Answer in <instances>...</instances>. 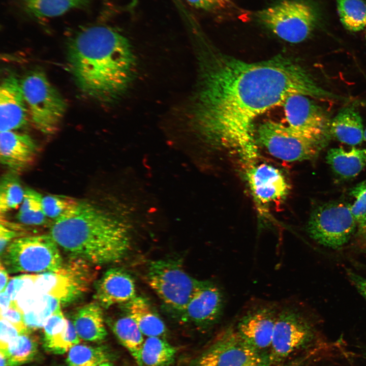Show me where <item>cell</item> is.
I'll return each instance as SVG.
<instances>
[{"label": "cell", "mask_w": 366, "mask_h": 366, "mask_svg": "<svg viewBox=\"0 0 366 366\" xmlns=\"http://www.w3.org/2000/svg\"><path fill=\"white\" fill-rule=\"evenodd\" d=\"M278 312L270 305L251 309L241 317L235 329L247 343L264 353L270 347Z\"/></svg>", "instance_id": "cell-16"}, {"label": "cell", "mask_w": 366, "mask_h": 366, "mask_svg": "<svg viewBox=\"0 0 366 366\" xmlns=\"http://www.w3.org/2000/svg\"><path fill=\"white\" fill-rule=\"evenodd\" d=\"M136 296V285L133 277L121 268L108 269L96 284L95 298L104 308L124 304Z\"/></svg>", "instance_id": "cell-19"}, {"label": "cell", "mask_w": 366, "mask_h": 366, "mask_svg": "<svg viewBox=\"0 0 366 366\" xmlns=\"http://www.w3.org/2000/svg\"><path fill=\"white\" fill-rule=\"evenodd\" d=\"M199 366H270L268 355L247 343L234 328L224 329L199 358Z\"/></svg>", "instance_id": "cell-11"}, {"label": "cell", "mask_w": 366, "mask_h": 366, "mask_svg": "<svg viewBox=\"0 0 366 366\" xmlns=\"http://www.w3.org/2000/svg\"><path fill=\"white\" fill-rule=\"evenodd\" d=\"M365 39H366V32H365Z\"/></svg>", "instance_id": "cell-50"}, {"label": "cell", "mask_w": 366, "mask_h": 366, "mask_svg": "<svg viewBox=\"0 0 366 366\" xmlns=\"http://www.w3.org/2000/svg\"><path fill=\"white\" fill-rule=\"evenodd\" d=\"M314 332L307 319L289 307L279 311L268 357L270 365L280 364L313 340Z\"/></svg>", "instance_id": "cell-10"}, {"label": "cell", "mask_w": 366, "mask_h": 366, "mask_svg": "<svg viewBox=\"0 0 366 366\" xmlns=\"http://www.w3.org/2000/svg\"><path fill=\"white\" fill-rule=\"evenodd\" d=\"M80 338L73 322L68 320L65 328L59 333L49 340L44 341L46 350L54 354H62L74 345L79 344Z\"/></svg>", "instance_id": "cell-34"}, {"label": "cell", "mask_w": 366, "mask_h": 366, "mask_svg": "<svg viewBox=\"0 0 366 366\" xmlns=\"http://www.w3.org/2000/svg\"><path fill=\"white\" fill-rule=\"evenodd\" d=\"M123 305L126 315L136 323L143 335L160 337L166 333L164 322L145 298L136 296Z\"/></svg>", "instance_id": "cell-21"}, {"label": "cell", "mask_w": 366, "mask_h": 366, "mask_svg": "<svg viewBox=\"0 0 366 366\" xmlns=\"http://www.w3.org/2000/svg\"><path fill=\"white\" fill-rule=\"evenodd\" d=\"M25 190L16 173L11 172L3 175L0 184L1 215H4L20 206L24 196Z\"/></svg>", "instance_id": "cell-31"}, {"label": "cell", "mask_w": 366, "mask_h": 366, "mask_svg": "<svg viewBox=\"0 0 366 366\" xmlns=\"http://www.w3.org/2000/svg\"><path fill=\"white\" fill-rule=\"evenodd\" d=\"M78 201L67 196L48 195L43 196L42 203L46 217L54 222L69 214Z\"/></svg>", "instance_id": "cell-33"}, {"label": "cell", "mask_w": 366, "mask_h": 366, "mask_svg": "<svg viewBox=\"0 0 366 366\" xmlns=\"http://www.w3.org/2000/svg\"><path fill=\"white\" fill-rule=\"evenodd\" d=\"M38 146L28 135L15 131L1 132L0 160L11 172H20L32 165Z\"/></svg>", "instance_id": "cell-18"}, {"label": "cell", "mask_w": 366, "mask_h": 366, "mask_svg": "<svg viewBox=\"0 0 366 366\" xmlns=\"http://www.w3.org/2000/svg\"><path fill=\"white\" fill-rule=\"evenodd\" d=\"M257 20L281 39L298 43L312 34L317 14L309 4L301 0H283L256 14Z\"/></svg>", "instance_id": "cell-6"}, {"label": "cell", "mask_w": 366, "mask_h": 366, "mask_svg": "<svg viewBox=\"0 0 366 366\" xmlns=\"http://www.w3.org/2000/svg\"><path fill=\"white\" fill-rule=\"evenodd\" d=\"M192 6L201 10L217 11L231 8V0H185Z\"/></svg>", "instance_id": "cell-40"}, {"label": "cell", "mask_w": 366, "mask_h": 366, "mask_svg": "<svg viewBox=\"0 0 366 366\" xmlns=\"http://www.w3.org/2000/svg\"><path fill=\"white\" fill-rule=\"evenodd\" d=\"M1 318L11 323L21 333L29 332L23 321V312L19 309L14 301L7 310L1 313Z\"/></svg>", "instance_id": "cell-38"}, {"label": "cell", "mask_w": 366, "mask_h": 366, "mask_svg": "<svg viewBox=\"0 0 366 366\" xmlns=\"http://www.w3.org/2000/svg\"><path fill=\"white\" fill-rule=\"evenodd\" d=\"M257 138L271 155L289 162L315 159L327 142L272 120L259 126Z\"/></svg>", "instance_id": "cell-8"}, {"label": "cell", "mask_w": 366, "mask_h": 366, "mask_svg": "<svg viewBox=\"0 0 366 366\" xmlns=\"http://www.w3.org/2000/svg\"><path fill=\"white\" fill-rule=\"evenodd\" d=\"M21 333L11 323L1 318L0 350H5L8 345Z\"/></svg>", "instance_id": "cell-41"}, {"label": "cell", "mask_w": 366, "mask_h": 366, "mask_svg": "<svg viewBox=\"0 0 366 366\" xmlns=\"http://www.w3.org/2000/svg\"><path fill=\"white\" fill-rule=\"evenodd\" d=\"M1 257L8 272L13 273L52 272L64 265L58 246L49 234L17 238Z\"/></svg>", "instance_id": "cell-4"}, {"label": "cell", "mask_w": 366, "mask_h": 366, "mask_svg": "<svg viewBox=\"0 0 366 366\" xmlns=\"http://www.w3.org/2000/svg\"><path fill=\"white\" fill-rule=\"evenodd\" d=\"M28 117L20 81L13 75L6 77L0 87L1 132L15 131L23 127Z\"/></svg>", "instance_id": "cell-17"}, {"label": "cell", "mask_w": 366, "mask_h": 366, "mask_svg": "<svg viewBox=\"0 0 366 366\" xmlns=\"http://www.w3.org/2000/svg\"><path fill=\"white\" fill-rule=\"evenodd\" d=\"M42 195L36 191L27 188L19 211L17 219L21 224L32 226H41L47 222L42 207Z\"/></svg>", "instance_id": "cell-27"}, {"label": "cell", "mask_w": 366, "mask_h": 366, "mask_svg": "<svg viewBox=\"0 0 366 366\" xmlns=\"http://www.w3.org/2000/svg\"><path fill=\"white\" fill-rule=\"evenodd\" d=\"M108 359L102 348L78 344L69 350L67 362L69 366H99Z\"/></svg>", "instance_id": "cell-32"}, {"label": "cell", "mask_w": 366, "mask_h": 366, "mask_svg": "<svg viewBox=\"0 0 366 366\" xmlns=\"http://www.w3.org/2000/svg\"><path fill=\"white\" fill-rule=\"evenodd\" d=\"M350 195L354 199L351 210L359 226L366 219V179L354 186Z\"/></svg>", "instance_id": "cell-35"}, {"label": "cell", "mask_w": 366, "mask_h": 366, "mask_svg": "<svg viewBox=\"0 0 366 366\" xmlns=\"http://www.w3.org/2000/svg\"><path fill=\"white\" fill-rule=\"evenodd\" d=\"M309 98L300 94L293 95L284 104L287 125L307 135L328 141L331 120L320 106Z\"/></svg>", "instance_id": "cell-13"}, {"label": "cell", "mask_w": 366, "mask_h": 366, "mask_svg": "<svg viewBox=\"0 0 366 366\" xmlns=\"http://www.w3.org/2000/svg\"><path fill=\"white\" fill-rule=\"evenodd\" d=\"M12 302L11 297L5 290L1 292L0 295L1 313L7 310L11 306Z\"/></svg>", "instance_id": "cell-43"}, {"label": "cell", "mask_w": 366, "mask_h": 366, "mask_svg": "<svg viewBox=\"0 0 366 366\" xmlns=\"http://www.w3.org/2000/svg\"><path fill=\"white\" fill-rule=\"evenodd\" d=\"M66 319L61 310L53 313L46 321L44 326V340L47 341L60 333L67 324Z\"/></svg>", "instance_id": "cell-37"}, {"label": "cell", "mask_w": 366, "mask_h": 366, "mask_svg": "<svg viewBox=\"0 0 366 366\" xmlns=\"http://www.w3.org/2000/svg\"><path fill=\"white\" fill-rule=\"evenodd\" d=\"M146 278L164 304L180 313L202 281L189 275L179 261L171 259L150 262Z\"/></svg>", "instance_id": "cell-7"}, {"label": "cell", "mask_w": 366, "mask_h": 366, "mask_svg": "<svg viewBox=\"0 0 366 366\" xmlns=\"http://www.w3.org/2000/svg\"><path fill=\"white\" fill-rule=\"evenodd\" d=\"M102 308L97 302H94L77 310L72 322L80 339L97 342L106 338L107 332Z\"/></svg>", "instance_id": "cell-20"}, {"label": "cell", "mask_w": 366, "mask_h": 366, "mask_svg": "<svg viewBox=\"0 0 366 366\" xmlns=\"http://www.w3.org/2000/svg\"><path fill=\"white\" fill-rule=\"evenodd\" d=\"M197 366H199V365H197Z\"/></svg>", "instance_id": "cell-52"}, {"label": "cell", "mask_w": 366, "mask_h": 366, "mask_svg": "<svg viewBox=\"0 0 366 366\" xmlns=\"http://www.w3.org/2000/svg\"><path fill=\"white\" fill-rule=\"evenodd\" d=\"M364 131L360 114L352 107L341 109L330 122V134L348 145L355 146L361 143Z\"/></svg>", "instance_id": "cell-22"}, {"label": "cell", "mask_w": 366, "mask_h": 366, "mask_svg": "<svg viewBox=\"0 0 366 366\" xmlns=\"http://www.w3.org/2000/svg\"><path fill=\"white\" fill-rule=\"evenodd\" d=\"M38 345L29 332L22 333L13 340L3 352L9 366H18L31 361L37 354Z\"/></svg>", "instance_id": "cell-28"}, {"label": "cell", "mask_w": 366, "mask_h": 366, "mask_svg": "<svg viewBox=\"0 0 366 366\" xmlns=\"http://www.w3.org/2000/svg\"><path fill=\"white\" fill-rule=\"evenodd\" d=\"M224 298L220 289L213 283L202 281L182 313L184 321L202 327L216 323L221 318Z\"/></svg>", "instance_id": "cell-14"}, {"label": "cell", "mask_w": 366, "mask_h": 366, "mask_svg": "<svg viewBox=\"0 0 366 366\" xmlns=\"http://www.w3.org/2000/svg\"><path fill=\"white\" fill-rule=\"evenodd\" d=\"M68 61L79 89L98 101L120 97L134 77L135 57L129 41L110 27L82 28L69 41Z\"/></svg>", "instance_id": "cell-2"}, {"label": "cell", "mask_w": 366, "mask_h": 366, "mask_svg": "<svg viewBox=\"0 0 366 366\" xmlns=\"http://www.w3.org/2000/svg\"><path fill=\"white\" fill-rule=\"evenodd\" d=\"M342 24L347 29L358 32L366 26V3L363 0H336Z\"/></svg>", "instance_id": "cell-30"}, {"label": "cell", "mask_w": 366, "mask_h": 366, "mask_svg": "<svg viewBox=\"0 0 366 366\" xmlns=\"http://www.w3.org/2000/svg\"><path fill=\"white\" fill-rule=\"evenodd\" d=\"M0 363L1 366H9L8 360L5 353L0 351Z\"/></svg>", "instance_id": "cell-47"}, {"label": "cell", "mask_w": 366, "mask_h": 366, "mask_svg": "<svg viewBox=\"0 0 366 366\" xmlns=\"http://www.w3.org/2000/svg\"><path fill=\"white\" fill-rule=\"evenodd\" d=\"M8 272L2 262L0 265V291H4L8 284Z\"/></svg>", "instance_id": "cell-44"}, {"label": "cell", "mask_w": 366, "mask_h": 366, "mask_svg": "<svg viewBox=\"0 0 366 366\" xmlns=\"http://www.w3.org/2000/svg\"><path fill=\"white\" fill-rule=\"evenodd\" d=\"M20 84L33 125L45 134L56 132L66 108L61 95L39 70L26 74Z\"/></svg>", "instance_id": "cell-5"}, {"label": "cell", "mask_w": 366, "mask_h": 366, "mask_svg": "<svg viewBox=\"0 0 366 366\" xmlns=\"http://www.w3.org/2000/svg\"><path fill=\"white\" fill-rule=\"evenodd\" d=\"M111 327L118 341L129 351L138 365L143 366L141 351L144 340L136 323L126 315L112 322Z\"/></svg>", "instance_id": "cell-24"}, {"label": "cell", "mask_w": 366, "mask_h": 366, "mask_svg": "<svg viewBox=\"0 0 366 366\" xmlns=\"http://www.w3.org/2000/svg\"><path fill=\"white\" fill-rule=\"evenodd\" d=\"M246 176L253 196L262 204L282 201L289 194L285 175L272 165L255 163L246 168Z\"/></svg>", "instance_id": "cell-15"}, {"label": "cell", "mask_w": 366, "mask_h": 366, "mask_svg": "<svg viewBox=\"0 0 366 366\" xmlns=\"http://www.w3.org/2000/svg\"><path fill=\"white\" fill-rule=\"evenodd\" d=\"M202 65L192 123L206 140L235 153L246 168L258 157L254 125L257 117L293 95L337 98L301 66L285 57L248 62L214 54Z\"/></svg>", "instance_id": "cell-1"}, {"label": "cell", "mask_w": 366, "mask_h": 366, "mask_svg": "<svg viewBox=\"0 0 366 366\" xmlns=\"http://www.w3.org/2000/svg\"><path fill=\"white\" fill-rule=\"evenodd\" d=\"M363 139L366 141V128L364 131Z\"/></svg>", "instance_id": "cell-49"}, {"label": "cell", "mask_w": 366, "mask_h": 366, "mask_svg": "<svg viewBox=\"0 0 366 366\" xmlns=\"http://www.w3.org/2000/svg\"><path fill=\"white\" fill-rule=\"evenodd\" d=\"M347 275L358 292L366 300V278L350 270H347Z\"/></svg>", "instance_id": "cell-42"}, {"label": "cell", "mask_w": 366, "mask_h": 366, "mask_svg": "<svg viewBox=\"0 0 366 366\" xmlns=\"http://www.w3.org/2000/svg\"><path fill=\"white\" fill-rule=\"evenodd\" d=\"M99 366H113L111 363L108 362H104L101 364H100Z\"/></svg>", "instance_id": "cell-48"}, {"label": "cell", "mask_w": 366, "mask_h": 366, "mask_svg": "<svg viewBox=\"0 0 366 366\" xmlns=\"http://www.w3.org/2000/svg\"><path fill=\"white\" fill-rule=\"evenodd\" d=\"M357 223L351 204L332 201L319 205L312 212L307 230L309 236L326 247L338 249L353 234Z\"/></svg>", "instance_id": "cell-9"}, {"label": "cell", "mask_w": 366, "mask_h": 366, "mask_svg": "<svg viewBox=\"0 0 366 366\" xmlns=\"http://www.w3.org/2000/svg\"><path fill=\"white\" fill-rule=\"evenodd\" d=\"M73 260L57 271L34 274L35 288L41 294L57 298L61 303L77 298L87 289L91 276L89 264Z\"/></svg>", "instance_id": "cell-12"}, {"label": "cell", "mask_w": 366, "mask_h": 366, "mask_svg": "<svg viewBox=\"0 0 366 366\" xmlns=\"http://www.w3.org/2000/svg\"><path fill=\"white\" fill-rule=\"evenodd\" d=\"M358 226V232L362 237L366 240V219Z\"/></svg>", "instance_id": "cell-45"}, {"label": "cell", "mask_w": 366, "mask_h": 366, "mask_svg": "<svg viewBox=\"0 0 366 366\" xmlns=\"http://www.w3.org/2000/svg\"><path fill=\"white\" fill-rule=\"evenodd\" d=\"M365 358H366V353H365Z\"/></svg>", "instance_id": "cell-51"}, {"label": "cell", "mask_w": 366, "mask_h": 366, "mask_svg": "<svg viewBox=\"0 0 366 366\" xmlns=\"http://www.w3.org/2000/svg\"><path fill=\"white\" fill-rule=\"evenodd\" d=\"M34 274H24L13 278L8 282L5 291L15 301L17 294L25 287L33 285Z\"/></svg>", "instance_id": "cell-39"}, {"label": "cell", "mask_w": 366, "mask_h": 366, "mask_svg": "<svg viewBox=\"0 0 366 366\" xmlns=\"http://www.w3.org/2000/svg\"><path fill=\"white\" fill-rule=\"evenodd\" d=\"M326 159L335 174L342 178H351L366 167V148H332L328 151Z\"/></svg>", "instance_id": "cell-23"}, {"label": "cell", "mask_w": 366, "mask_h": 366, "mask_svg": "<svg viewBox=\"0 0 366 366\" xmlns=\"http://www.w3.org/2000/svg\"><path fill=\"white\" fill-rule=\"evenodd\" d=\"M176 349L159 337H148L143 344L141 360L145 366H169L174 361Z\"/></svg>", "instance_id": "cell-26"}, {"label": "cell", "mask_w": 366, "mask_h": 366, "mask_svg": "<svg viewBox=\"0 0 366 366\" xmlns=\"http://www.w3.org/2000/svg\"><path fill=\"white\" fill-rule=\"evenodd\" d=\"M25 231L21 226L10 222L4 218L1 219L0 252L1 255L6 247L15 239L25 236Z\"/></svg>", "instance_id": "cell-36"}, {"label": "cell", "mask_w": 366, "mask_h": 366, "mask_svg": "<svg viewBox=\"0 0 366 366\" xmlns=\"http://www.w3.org/2000/svg\"><path fill=\"white\" fill-rule=\"evenodd\" d=\"M25 11L36 18H48L62 15L81 8L92 0H21Z\"/></svg>", "instance_id": "cell-25"}, {"label": "cell", "mask_w": 366, "mask_h": 366, "mask_svg": "<svg viewBox=\"0 0 366 366\" xmlns=\"http://www.w3.org/2000/svg\"><path fill=\"white\" fill-rule=\"evenodd\" d=\"M49 234L71 256L89 264L118 262L131 247L129 229L100 207L85 201L53 222Z\"/></svg>", "instance_id": "cell-3"}, {"label": "cell", "mask_w": 366, "mask_h": 366, "mask_svg": "<svg viewBox=\"0 0 366 366\" xmlns=\"http://www.w3.org/2000/svg\"><path fill=\"white\" fill-rule=\"evenodd\" d=\"M60 301L47 294L29 310L23 313V321L28 331L43 327L46 321L53 313L60 310Z\"/></svg>", "instance_id": "cell-29"}, {"label": "cell", "mask_w": 366, "mask_h": 366, "mask_svg": "<svg viewBox=\"0 0 366 366\" xmlns=\"http://www.w3.org/2000/svg\"><path fill=\"white\" fill-rule=\"evenodd\" d=\"M270 366H304L303 361L301 360H297L296 361L289 362L286 364H278Z\"/></svg>", "instance_id": "cell-46"}]
</instances>
